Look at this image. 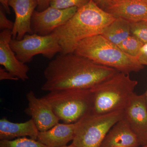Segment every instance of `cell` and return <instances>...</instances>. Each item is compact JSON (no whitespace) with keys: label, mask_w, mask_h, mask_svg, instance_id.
I'll use <instances>...</instances> for the list:
<instances>
[{"label":"cell","mask_w":147,"mask_h":147,"mask_svg":"<svg viewBox=\"0 0 147 147\" xmlns=\"http://www.w3.org/2000/svg\"><path fill=\"white\" fill-rule=\"evenodd\" d=\"M118 72L95 63L74 53L60 54L44 71L41 90L51 92L69 89H91Z\"/></svg>","instance_id":"6da1fadb"},{"label":"cell","mask_w":147,"mask_h":147,"mask_svg":"<svg viewBox=\"0 0 147 147\" xmlns=\"http://www.w3.org/2000/svg\"><path fill=\"white\" fill-rule=\"evenodd\" d=\"M116 18L90 0L87 4L78 9L65 24L53 32L57 37L62 49L61 54L74 53L80 41L102 34L105 28Z\"/></svg>","instance_id":"7a4b0ae2"},{"label":"cell","mask_w":147,"mask_h":147,"mask_svg":"<svg viewBox=\"0 0 147 147\" xmlns=\"http://www.w3.org/2000/svg\"><path fill=\"white\" fill-rule=\"evenodd\" d=\"M74 53L95 63L115 69L126 74L139 72L144 68L137 58L127 55L101 34L81 40Z\"/></svg>","instance_id":"3957f363"},{"label":"cell","mask_w":147,"mask_h":147,"mask_svg":"<svg viewBox=\"0 0 147 147\" xmlns=\"http://www.w3.org/2000/svg\"><path fill=\"white\" fill-rule=\"evenodd\" d=\"M138 82L129 74L118 72L91 88L92 113L103 114L124 110L131 100Z\"/></svg>","instance_id":"277c9868"},{"label":"cell","mask_w":147,"mask_h":147,"mask_svg":"<svg viewBox=\"0 0 147 147\" xmlns=\"http://www.w3.org/2000/svg\"><path fill=\"white\" fill-rule=\"evenodd\" d=\"M43 97L50 103L56 115L65 123L77 122L92 110L90 89L53 91Z\"/></svg>","instance_id":"5b68a950"},{"label":"cell","mask_w":147,"mask_h":147,"mask_svg":"<svg viewBox=\"0 0 147 147\" xmlns=\"http://www.w3.org/2000/svg\"><path fill=\"white\" fill-rule=\"evenodd\" d=\"M124 117V110L90 113L77 122L71 144L76 147H100L108 131Z\"/></svg>","instance_id":"8992f818"},{"label":"cell","mask_w":147,"mask_h":147,"mask_svg":"<svg viewBox=\"0 0 147 147\" xmlns=\"http://www.w3.org/2000/svg\"><path fill=\"white\" fill-rule=\"evenodd\" d=\"M10 45L16 58L24 63L31 61L36 55L51 59L62 52L57 37L53 32L46 36L28 34L20 40L12 38Z\"/></svg>","instance_id":"52a82bcc"},{"label":"cell","mask_w":147,"mask_h":147,"mask_svg":"<svg viewBox=\"0 0 147 147\" xmlns=\"http://www.w3.org/2000/svg\"><path fill=\"white\" fill-rule=\"evenodd\" d=\"M76 7L59 9L50 6L45 10H35L31 19V27L33 34L40 36L51 34L58 28L65 24L76 13Z\"/></svg>","instance_id":"ba28073f"},{"label":"cell","mask_w":147,"mask_h":147,"mask_svg":"<svg viewBox=\"0 0 147 147\" xmlns=\"http://www.w3.org/2000/svg\"><path fill=\"white\" fill-rule=\"evenodd\" d=\"M124 118L137 137L140 147L147 146V107L144 95L134 93L124 110Z\"/></svg>","instance_id":"9c48e42d"},{"label":"cell","mask_w":147,"mask_h":147,"mask_svg":"<svg viewBox=\"0 0 147 147\" xmlns=\"http://www.w3.org/2000/svg\"><path fill=\"white\" fill-rule=\"evenodd\" d=\"M28 107L24 112L31 117L39 131L49 130L59 123L60 119L54 113L52 106L42 96L38 98L32 91L26 94Z\"/></svg>","instance_id":"30bf717a"},{"label":"cell","mask_w":147,"mask_h":147,"mask_svg":"<svg viewBox=\"0 0 147 147\" xmlns=\"http://www.w3.org/2000/svg\"><path fill=\"white\" fill-rule=\"evenodd\" d=\"M8 5L15 14L11 30L12 39L20 40L26 34H33L31 24L33 13L38 6L37 0H9Z\"/></svg>","instance_id":"8fae6325"},{"label":"cell","mask_w":147,"mask_h":147,"mask_svg":"<svg viewBox=\"0 0 147 147\" xmlns=\"http://www.w3.org/2000/svg\"><path fill=\"white\" fill-rule=\"evenodd\" d=\"M11 31L6 30L0 33V64L19 79L25 82L29 79V67L16 58L10 45Z\"/></svg>","instance_id":"7c38bea8"},{"label":"cell","mask_w":147,"mask_h":147,"mask_svg":"<svg viewBox=\"0 0 147 147\" xmlns=\"http://www.w3.org/2000/svg\"><path fill=\"white\" fill-rule=\"evenodd\" d=\"M105 11L130 23L147 21V5L141 0H115Z\"/></svg>","instance_id":"4fadbf2b"},{"label":"cell","mask_w":147,"mask_h":147,"mask_svg":"<svg viewBox=\"0 0 147 147\" xmlns=\"http://www.w3.org/2000/svg\"><path fill=\"white\" fill-rule=\"evenodd\" d=\"M100 147H140L136 135L124 117L111 128Z\"/></svg>","instance_id":"5bb4252c"},{"label":"cell","mask_w":147,"mask_h":147,"mask_svg":"<svg viewBox=\"0 0 147 147\" xmlns=\"http://www.w3.org/2000/svg\"><path fill=\"white\" fill-rule=\"evenodd\" d=\"M77 123H58L47 131H39L37 140L47 147L67 146L74 138Z\"/></svg>","instance_id":"9a60e30c"},{"label":"cell","mask_w":147,"mask_h":147,"mask_svg":"<svg viewBox=\"0 0 147 147\" xmlns=\"http://www.w3.org/2000/svg\"><path fill=\"white\" fill-rule=\"evenodd\" d=\"M38 131L32 119L24 123H13L5 117L0 120V139L12 140L29 137L37 140Z\"/></svg>","instance_id":"2e32d148"},{"label":"cell","mask_w":147,"mask_h":147,"mask_svg":"<svg viewBox=\"0 0 147 147\" xmlns=\"http://www.w3.org/2000/svg\"><path fill=\"white\" fill-rule=\"evenodd\" d=\"M130 23L121 18H117L105 28L101 35L108 41L118 46L131 35Z\"/></svg>","instance_id":"e0dca14e"},{"label":"cell","mask_w":147,"mask_h":147,"mask_svg":"<svg viewBox=\"0 0 147 147\" xmlns=\"http://www.w3.org/2000/svg\"><path fill=\"white\" fill-rule=\"evenodd\" d=\"M144 43L133 35H130L118 45L123 52L127 55L137 58Z\"/></svg>","instance_id":"ac0fdd59"},{"label":"cell","mask_w":147,"mask_h":147,"mask_svg":"<svg viewBox=\"0 0 147 147\" xmlns=\"http://www.w3.org/2000/svg\"><path fill=\"white\" fill-rule=\"evenodd\" d=\"M0 147H47L37 140L26 137L14 140H1Z\"/></svg>","instance_id":"d6986e66"},{"label":"cell","mask_w":147,"mask_h":147,"mask_svg":"<svg viewBox=\"0 0 147 147\" xmlns=\"http://www.w3.org/2000/svg\"><path fill=\"white\" fill-rule=\"evenodd\" d=\"M90 0H50V6L59 9H65L76 7L80 8Z\"/></svg>","instance_id":"ffe728a7"},{"label":"cell","mask_w":147,"mask_h":147,"mask_svg":"<svg viewBox=\"0 0 147 147\" xmlns=\"http://www.w3.org/2000/svg\"><path fill=\"white\" fill-rule=\"evenodd\" d=\"M130 31L144 44L147 43V21L130 23Z\"/></svg>","instance_id":"44dd1931"},{"label":"cell","mask_w":147,"mask_h":147,"mask_svg":"<svg viewBox=\"0 0 147 147\" xmlns=\"http://www.w3.org/2000/svg\"><path fill=\"white\" fill-rule=\"evenodd\" d=\"M14 26V23L7 18L1 7L0 9V29L2 31L8 30H12Z\"/></svg>","instance_id":"7402d4cb"},{"label":"cell","mask_w":147,"mask_h":147,"mask_svg":"<svg viewBox=\"0 0 147 147\" xmlns=\"http://www.w3.org/2000/svg\"><path fill=\"white\" fill-rule=\"evenodd\" d=\"M137 59L142 65H147V43H145L142 46Z\"/></svg>","instance_id":"603a6c76"},{"label":"cell","mask_w":147,"mask_h":147,"mask_svg":"<svg viewBox=\"0 0 147 147\" xmlns=\"http://www.w3.org/2000/svg\"><path fill=\"white\" fill-rule=\"evenodd\" d=\"M4 80H13L18 81L19 79L16 76H13L10 72H9L5 69L0 67V80L2 81Z\"/></svg>","instance_id":"cb8c5ba5"},{"label":"cell","mask_w":147,"mask_h":147,"mask_svg":"<svg viewBox=\"0 0 147 147\" xmlns=\"http://www.w3.org/2000/svg\"><path fill=\"white\" fill-rule=\"evenodd\" d=\"M99 7L106 10L112 5L115 0H93Z\"/></svg>","instance_id":"d4e9b609"},{"label":"cell","mask_w":147,"mask_h":147,"mask_svg":"<svg viewBox=\"0 0 147 147\" xmlns=\"http://www.w3.org/2000/svg\"><path fill=\"white\" fill-rule=\"evenodd\" d=\"M50 0H37L38 2V11H41L50 7Z\"/></svg>","instance_id":"484cf974"},{"label":"cell","mask_w":147,"mask_h":147,"mask_svg":"<svg viewBox=\"0 0 147 147\" xmlns=\"http://www.w3.org/2000/svg\"><path fill=\"white\" fill-rule=\"evenodd\" d=\"M9 0H0V2L7 13H10V9L8 5Z\"/></svg>","instance_id":"4316f807"},{"label":"cell","mask_w":147,"mask_h":147,"mask_svg":"<svg viewBox=\"0 0 147 147\" xmlns=\"http://www.w3.org/2000/svg\"><path fill=\"white\" fill-rule=\"evenodd\" d=\"M144 95L145 100H146V104L147 107V90L146 92L144 94Z\"/></svg>","instance_id":"83f0119b"},{"label":"cell","mask_w":147,"mask_h":147,"mask_svg":"<svg viewBox=\"0 0 147 147\" xmlns=\"http://www.w3.org/2000/svg\"><path fill=\"white\" fill-rule=\"evenodd\" d=\"M61 147H75V146H73V145L71 144L70 145H69V146H65Z\"/></svg>","instance_id":"f1b7e54d"},{"label":"cell","mask_w":147,"mask_h":147,"mask_svg":"<svg viewBox=\"0 0 147 147\" xmlns=\"http://www.w3.org/2000/svg\"><path fill=\"white\" fill-rule=\"evenodd\" d=\"M141 1H142L144 2L147 5V0H141Z\"/></svg>","instance_id":"f546056e"},{"label":"cell","mask_w":147,"mask_h":147,"mask_svg":"<svg viewBox=\"0 0 147 147\" xmlns=\"http://www.w3.org/2000/svg\"><path fill=\"white\" fill-rule=\"evenodd\" d=\"M147 147V146H145V147Z\"/></svg>","instance_id":"4dcf8cb0"}]
</instances>
